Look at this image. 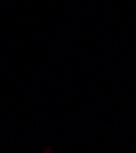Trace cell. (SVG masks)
<instances>
[{
    "instance_id": "6da1fadb",
    "label": "cell",
    "mask_w": 136,
    "mask_h": 153,
    "mask_svg": "<svg viewBox=\"0 0 136 153\" xmlns=\"http://www.w3.org/2000/svg\"><path fill=\"white\" fill-rule=\"evenodd\" d=\"M44 153H49V152H44Z\"/></svg>"
}]
</instances>
